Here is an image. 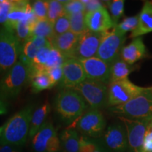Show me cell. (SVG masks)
I'll use <instances>...</instances> for the list:
<instances>
[{
  "label": "cell",
  "mask_w": 152,
  "mask_h": 152,
  "mask_svg": "<svg viewBox=\"0 0 152 152\" xmlns=\"http://www.w3.org/2000/svg\"><path fill=\"white\" fill-rule=\"evenodd\" d=\"M33 107V105L26 106L4 125V129L0 137L1 145L19 147L26 143L29 134Z\"/></svg>",
  "instance_id": "1"
},
{
  "label": "cell",
  "mask_w": 152,
  "mask_h": 152,
  "mask_svg": "<svg viewBox=\"0 0 152 152\" xmlns=\"http://www.w3.org/2000/svg\"><path fill=\"white\" fill-rule=\"evenodd\" d=\"M88 105L83 96L72 89H66L57 94L54 108L64 122L72 123L86 111Z\"/></svg>",
  "instance_id": "2"
},
{
  "label": "cell",
  "mask_w": 152,
  "mask_h": 152,
  "mask_svg": "<svg viewBox=\"0 0 152 152\" xmlns=\"http://www.w3.org/2000/svg\"><path fill=\"white\" fill-rule=\"evenodd\" d=\"M30 79V66L18 61L0 80V99H14Z\"/></svg>",
  "instance_id": "3"
},
{
  "label": "cell",
  "mask_w": 152,
  "mask_h": 152,
  "mask_svg": "<svg viewBox=\"0 0 152 152\" xmlns=\"http://www.w3.org/2000/svg\"><path fill=\"white\" fill-rule=\"evenodd\" d=\"M112 113L132 120L151 121L152 119V96L144 87V90L135 97L121 105L110 107Z\"/></svg>",
  "instance_id": "4"
},
{
  "label": "cell",
  "mask_w": 152,
  "mask_h": 152,
  "mask_svg": "<svg viewBox=\"0 0 152 152\" xmlns=\"http://www.w3.org/2000/svg\"><path fill=\"white\" fill-rule=\"evenodd\" d=\"M22 43L14 32L0 28V73H7L18 61Z\"/></svg>",
  "instance_id": "5"
},
{
  "label": "cell",
  "mask_w": 152,
  "mask_h": 152,
  "mask_svg": "<svg viewBox=\"0 0 152 152\" xmlns=\"http://www.w3.org/2000/svg\"><path fill=\"white\" fill-rule=\"evenodd\" d=\"M72 90L83 96L91 109H99L107 106V85L86 79Z\"/></svg>",
  "instance_id": "6"
},
{
  "label": "cell",
  "mask_w": 152,
  "mask_h": 152,
  "mask_svg": "<svg viewBox=\"0 0 152 152\" xmlns=\"http://www.w3.org/2000/svg\"><path fill=\"white\" fill-rule=\"evenodd\" d=\"M125 39V35L118 33L113 28L111 31L103 33L96 56L111 65L120 58Z\"/></svg>",
  "instance_id": "7"
},
{
  "label": "cell",
  "mask_w": 152,
  "mask_h": 152,
  "mask_svg": "<svg viewBox=\"0 0 152 152\" xmlns=\"http://www.w3.org/2000/svg\"><path fill=\"white\" fill-rule=\"evenodd\" d=\"M144 90V87L134 85L128 78L109 83L107 106L113 107L126 103Z\"/></svg>",
  "instance_id": "8"
},
{
  "label": "cell",
  "mask_w": 152,
  "mask_h": 152,
  "mask_svg": "<svg viewBox=\"0 0 152 152\" xmlns=\"http://www.w3.org/2000/svg\"><path fill=\"white\" fill-rule=\"evenodd\" d=\"M106 121L99 109H90L77 119L76 128L82 134L90 137H99L106 128Z\"/></svg>",
  "instance_id": "9"
},
{
  "label": "cell",
  "mask_w": 152,
  "mask_h": 152,
  "mask_svg": "<svg viewBox=\"0 0 152 152\" xmlns=\"http://www.w3.org/2000/svg\"><path fill=\"white\" fill-rule=\"evenodd\" d=\"M35 152H57L61 149V142L56 129L51 122H45L33 139Z\"/></svg>",
  "instance_id": "10"
},
{
  "label": "cell",
  "mask_w": 152,
  "mask_h": 152,
  "mask_svg": "<svg viewBox=\"0 0 152 152\" xmlns=\"http://www.w3.org/2000/svg\"><path fill=\"white\" fill-rule=\"evenodd\" d=\"M126 131L128 147L132 152H141L147 125L150 121L128 119L119 116Z\"/></svg>",
  "instance_id": "11"
},
{
  "label": "cell",
  "mask_w": 152,
  "mask_h": 152,
  "mask_svg": "<svg viewBox=\"0 0 152 152\" xmlns=\"http://www.w3.org/2000/svg\"><path fill=\"white\" fill-rule=\"evenodd\" d=\"M83 66L86 78L109 85L111 75V65L96 56L79 60Z\"/></svg>",
  "instance_id": "12"
},
{
  "label": "cell",
  "mask_w": 152,
  "mask_h": 152,
  "mask_svg": "<svg viewBox=\"0 0 152 152\" xmlns=\"http://www.w3.org/2000/svg\"><path fill=\"white\" fill-rule=\"evenodd\" d=\"M63 78L60 86L64 90L73 89L86 80L83 66L79 60L74 58H66L62 66Z\"/></svg>",
  "instance_id": "13"
},
{
  "label": "cell",
  "mask_w": 152,
  "mask_h": 152,
  "mask_svg": "<svg viewBox=\"0 0 152 152\" xmlns=\"http://www.w3.org/2000/svg\"><path fill=\"white\" fill-rule=\"evenodd\" d=\"M102 37V33H94L88 30L81 34L73 58L82 60L96 56Z\"/></svg>",
  "instance_id": "14"
},
{
  "label": "cell",
  "mask_w": 152,
  "mask_h": 152,
  "mask_svg": "<svg viewBox=\"0 0 152 152\" xmlns=\"http://www.w3.org/2000/svg\"><path fill=\"white\" fill-rule=\"evenodd\" d=\"M23 20H28L32 23L37 20L34 15L32 6L27 1H13L4 27L14 33L16 25Z\"/></svg>",
  "instance_id": "15"
},
{
  "label": "cell",
  "mask_w": 152,
  "mask_h": 152,
  "mask_svg": "<svg viewBox=\"0 0 152 152\" xmlns=\"http://www.w3.org/2000/svg\"><path fill=\"white\" fill-rule=\"evenodd\" d=\"M85 20L87 30L94 33H106L115 26L109 13L104 7L85 13Z\"/></svg>",
  "instance_id": "16"
},
{
  "label": "cell",
  "mask_w": 152,
  "mask_h": 152,
  "mask_svg": "<svg viewBox=\"0 0 152 152\" xmlns=\"http://www.w3.org/2000/svg\"><path fill=\"white\" fill-rule=\"evenodd\" d=\"M104 141L111 152H125L129 148L126 131L121 124L110 125L104 132Z\"/></svg>",
  "instance_id": "17"
},
{
  "label": "cell",
  "mask_w": 152,
  "mask_h": 152,
  "mask_svg": "<svg viewBox=\"0 0 152 152\" xmlns=\"http://www.w3.org/2000/svg\"><path fill=\"white\" fill-rule=\"evenodd\" d=\"M80 35L71 31L57 35L51 41L53 48L58 51L66 58H73Z\"/></svg>",
  "instance_id": "18"
},
{
  "label": "cell",
  "mask_w": 152,
  "mask_h": 152,
  "mask_svg": "<svg viewBox=\"0 0 152 152\" xmlns=\"http://www.w3.org/2000/svg\"><path fill=\"white\" fill-rule=\"evenodd\" d=\"M147 47L141 37H136L126 46H123L120 58L129 64H134L147 57Z\"/></svg>",
  "instance_id": "19"
},
{
  "label": "cell",
  "mask_w": 152,
  "mask_h": 152,
  "mask_svg": "<svg viewBox=\"0 0 152 152\" xmlns=\"http://www.w3.org/2000/svg\"><path fill=\"white\" fill-rule=\"evenodd\" d=\"M151 32H152V2L145 1L138 14L137 26L131 32L130 37H142Z\"/></svg>",
  "instance_id": "20"
},
{
  "label": "cell",
  "mask_w": 152,
  "mask_h": 152,
  "mask_svg": "<svg viewBox=\"0 0 152 152\" xmlns=\"http://www.w3.org/2000/svg\"><path fill=\"white\" fill-rule=\"evenodd\" d=\"M32 91L37 93L42 90L52 89L55 86L47 71H37L30 68V79Z\"/></svg>",
  "instance_id": "21"
},
{
  "label": "cell",
  "mask_w": 152,
  "mask_h": 152,
  "mask_svg": "<svg viewBox=\"0 0 152 152\" xmlns=\"http://www.w3.org/2000/svg\"><path fill=\"white\" fill-rule=\"evenodd\" d=\"M136 68L137 66L134 64L131 65L118 58L111 65L109 83L128 78V76L132 72L135 71Z\"/></svg>",
  "instance_id": "22"
},
{
  "label": "cell",
  "mask_w": 152,
  "mask_h": 152,
  "mask_svg": "<svg viewBox=\"0 0 152 152\" xmlns=\"http://www.w3.org/2000/svg\"><path fill=\"white\" fill-rule=\"evenodd\" d=\"M49 111H50V105L47 102L34 111L32 115L29 134H28L30 138L33 137L36 133L38 132V130L42 126Z\"/></svg>",
  "instance_id": "23"
},
{
  "label": "cell",
  "mask_w": 152,
  "mask_h": 152,
  "mask_svg": "<svg viewBox=\"0 0 152 152\" xmlns=\"http://www.w3.org/2000/svg\"><path fill=\"white\" fill-rule=\"evenodd\" d=\"M45 37L50 42L56 37L54 30V23L50 22L48 19L37 20L31 28L30 37Z\"/></svg>",
  "instance_id": "24"
},
{
  "label": "cell",
  "mask_w": 152,
  "mask_h": 152,
  "mask_svg": "<svg viewBox=\"0 0 152 152\" xmlns=\"http://www.w3.org/2000/svg\"><path fill=\"white\" fill-rule=\"evenodd\" d=\"M61 142L65 152H79L80 137L74 129H66L61 134Z\"/></svg>",
  "instance_id": "25"
},
{
  "label": "cell",
  "mask_w": 152,
  "mask_h": 152,
  "mask_svg": "<svg viewBox=\"0 0 152 152\" xmlns=\"http://www.w3.org/2000/svg\"><path fill=\"white\" fill-rule=\"evenodd\" d=\"M38 50L39 49L34 45L33 42L30 39H28L22 45V50L19 56V61L30 66Z\"/></svg>",
  "instance_id": "26"
},
{
  "label": "cell",
  "mask_w": 152,
  "mask_h": 152,
  "mask_svg": "<svg viewBox=\"0 0 152 152\" xmlns=\"http://www.w3.org/2000/svg\"><path fill=\"white\" fill-rule=\"evenodd\" d=\"M68 16L70 19V31L77 35H81L87 31V28L85 20V12L75 13Z\"/></svg>",
  "instance_id": "27"
},
{
  "label": "cell",
  "mask_w": 152,
  "mask_h": 152,
  "mask_svg": "<svg viewBox=\"0 0 152 152\" xmlns=\"http://www.w3.org/2000/svg\"><path fill=\"white\" fill-rule=\"evenodd\" d=\"M48 12H47V19L52 23L59 17L66 14L64 10V4L62 1L51 0L48 1Z\"/></svg>",
  "instance_id": "28"
},
{
  "label": "cell",
  "mask_w": 152,
  "mask_h": 152,
  "mask_svg": "<svg viewBox=\"0 0 152 152\" xmlns=\"http://www.w3.org/2000/svg\"><path fill=\"white\" fill-rule=\"evenodd\" d=\"M124 4L125 1L123 0H113L107 1V5L111 13V17L114 26L118 24L119 19L124 14Z\"/></svg>",
  "instance_id": "29"
},
{
  "label": "cell",
  "mask_w": 152,
  "mask_h": 152,
  "mask_svg": "<svg viewBox=\"0 0 152 152\" xmlns=\"http://www.w3.org/2000/svg\"><path fill=\"white\" fill-rule=\"evenodd\" d=\"M34 23H32L28 20H23L16 25L14 30V33L20 42L23 43L29 39L31 36V28Z\"/></svg>",
  "instance_id": "30"
},
{
  "label": "cell",
  "mask_w": 152,
  "mask_h": 152,
  "mask_svg": "<svg viewBox=\"0 0 152 152\" xmlns=\"http://www.w3.org/2000/svg\"><path fill=\"white\" fill-rule=\"evenodd\" d=\"M138 24V15L134 16L127 17L124 18L123 21L115 25L113 29H115L118 33L122 35H125L128 32H132L137 28Z\"/></svg>",
  "instance_id": "31"
},
{
  "label": "cell",
  "mask_w": 152,
  "mask_h": 152,
  "mask_svg": "<svg viewBox=\"0 0 152 152\" xmlns=\"http://www.w3.org/2000/svg\"><path fill=\"white\" fill-rule=\"evenodd\" d=\"M66 58L56 49L52 47L49 52L48 59L47 61L45 66V71H47L49 70L56 67H61Z\"/></svg>",
  "instance_id": "32"
},
{
  "label": "cell",
  "mask_w": 152,
  "mask_h": 152,
  "mask_svg": "<svg viewBox=\"0 0 152 152\" xmlns=\"http://www.w3.org/2000/svg\"><path fill=\"white\" fill-rule=\"evenodd\" d=\"M32 9L34 15L37 20L47 19V12H48V1H35L33 3Z\"/></svg>",
  "instance_id": "33"
},
{
  "label": "cell",
  "mask_w": 152,
  "mask_h": 152,
  "mask_svg": "<svg viewBox=\"0 0 152 152\" xmlns=\"http://www.w3.org/2000/svg\"><path fill=\"white\" fill-rule=\"evenodd\" d=\"M55 35H60L70 31L69 16L65 14L58 18L54 23Z\"/></svg>",
  "instance_id": "34"
},
{
  "label": "cell",
  "mask_w": 152,
  "mask_h": 152,
  "mask_svg": "<svg viewBox=\"0 0 152 152\" xmlns=\"http://www.w3.org/2000/svg\"><path fill=\"white\" fill-rule=\"evenodd\" d=\"M62 1L64 4V10L66 14L71 15L78 12H85V5L81 1L73 0Z\"/></svg>",
  "instance_id": "35"
},
{
  "label": "cell",
  "mask_w": 152,
  "mask_h": 152,
  "mask_svg": "<svg viewBox=\"0 0 152 152\" xmlns=\"http://www.w3.org/2000/svg\"><path fill=\"white\" fill-rule=\"evenodd\" d=\"M1 6L0 7V23L4 24L7 20L8 15L12 7L13 1L3 0L1 1Z\"/></svg>",
  "instance_id": "36"
},
{
  "label": "cell",
  "mask_w": 152,
  "mask_h": 152,
  "mask_svg": "<svg viewBox=\"0 0 152 152\" xmlns=\"http://www.w3.org/2000/svg\"><path fill=\"white\" fill-rule=\"evenodd\" d=\"M96 143L84 137H80L79 152H93L96 148Z\"/></svg>",
  "instance_id": "37"
},
{
  "label": "cell",
  "mask_w": 152,
  "mask_h": 152,
  "mask_svg": "<svg viewBox=\"0 0 152 152\" xmlns=\"http://www.w3.org/2000/svg\"><path fill=\"white\" fill-rule=\"evenodd\" d=\"M47 72L55 85L57 84H60L63 78L62 66L61 67L52 68V69L49 70Z\"/></svg>",
  "instance_id": "38"
},
{
  "label": "cell",
  "mask_w": 152,
  "mask_h": 152,
  "mask_svg": "<svg viewBox=\"0 0 152 152\" xmlns=\"http://www.w3.org/2000/svg\"><path fill=\"white\" fill-rule=\"evenodd\" d=\"M82 2L84 4L85 7V12L92 11L104 7L102 1L97 0H82Z\"/></svg>",
  "instance_id": "39"
},
{
  "label": "cell",
  "mask_w": 152,
  "mask_h": 152,
  "mask_svg": "<svg viewBox=\"0 0 152 152\" xmlns=\"http://www.w3.org/2000/svg\"><path fill=\"white\" fill-rule=\"evenodd\" d=\"M29 39L33 42L34 45H35L39 49L43 48V47L52 46V44H51L50 42L45 37L35 36V37H30Z\"/></svg>",
  "instance_id": "40"
},
{
  "label": "cell",
  "mask_w": 152,
  "mask_h": 152,
  "mask_svg": "<svg viewBox=\"0 0 152 152\" xmlns=\"http://www.w3.org/2000/svg\"><path fill=\"white\" fill-rule=\"evenodd\" d=\"M148 140H152V119L149 121L147 125V131L144 136V141H148Z\"/></svg>",
  "instance_id": "41"
},
{
  "label": "cell",
  "mask_w": 152,
  "mask_h": 152,
  "mask_svg": "<svg viewBox=\"0 0 152 152\" xmlns=\"http://www.w3.org/2000/svg\"><path fill=\"white\" fill-rule=\"evenodd\" d=\"M0 152H19L16 149V147L11 145H1Z\"/></svg>",
  "instance_id": "42"
},
{
  "label": "cell",
  "mask_w": 152,
  "mask_h": 152,
  "mask_svg": "<svg viewBox=\"0 0 152 152\" xmlns=\"http://www.w3.org/2000/svg\"><path fill=\"white\" fill-rule=\"evenodd\" d=\"M142 151L152 152V140L144 141L143 145H142Z\"/></svg>",
  "instance_id": "43"
},
{
  "label": "cell",
  "mask_w": 152,
  "mask_h": 152,
  "mask_svg": "<svg viewBox=\"0 0 152 152\" xmlns=\"http://www.w3.org/2000/svg\"><path fill=\"white\" fill-rule=\"evenodd\" d=\"M8 111V105L7 103L2 99H0V115L6 114Z\"/></svg>",
  "instance_id": "44"
},
{
  "label": "cell",
  "mask_w": 152,
  "mask_h": 152,
  "mask_svg": "<svg viewBox=\"0 0 152 152\" xmlns=\"http://www.w3.org/2000/svg\"><path fill=\"white\" fill-rule=\"evenodd\" d=\"M93 152H109V151H108L106 149H104V147H102V146L99 145V144H96V148H95L94 151Z\"/></svg>",
  "instance_id": "45"
},
{
  "label": "cell",
  "mask_w": 152,
  "mask_h": 152,
  "mask_svg": "<svg viewBox=\"0 0 152 152\" xmlns=\"http://www.w3.org/2000/svg\"><path fill=\"white\" fill-rule=\"evenodd\" d=\"M4 129V125H3V126L0 127V137H1V134H2Z\"/></svg>",
  "instance_id": "46"
},
{
  "label": "cell",
  "mask_w": 152,
  "mask_h": 152,
  "mask_svg": "<svg viewBox=\"0 0 152 152\" xmlns=\"http://www.w3.org/2000/svg\"><path fill=\"white\" fill-rule=\"evenodd\" d=\"M147 89L148 92H149V94H151V96H152V87H147Z\"/></svg>",
  "instance_id": "47"
},
{
  "label": "cell",
  "mask_w": 152,
  "mask_h": 152,
  "mask_svg": "<svg viewBox=\"0 0 152 152\" xmlns=\"http://www.w3.org/2000/svg\"><path fill=\"white\" fill-rule=\"evenodd\" d=\"M1 4H2V3H1V0H0V7H1Z\"/></svg>",
  "instance_id": "48"
},
{
  "label": "cell",
  "mask_w": 152,
  "mask_h": 152,
  "mask_svg": "<svg viewBox=\"0 0 152 152\" xmlns=\"http://www.w3.org/2000/svg\"><path fill=\"white\" fill-rule=\"evenodd\" d=\"M141 152H144V151H141Z\"/></svg>",
  "instance_id": "49"
}]
</instances>
